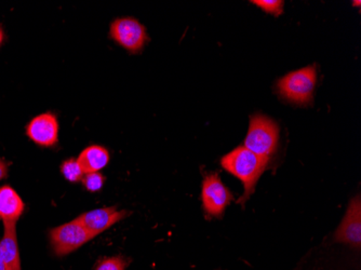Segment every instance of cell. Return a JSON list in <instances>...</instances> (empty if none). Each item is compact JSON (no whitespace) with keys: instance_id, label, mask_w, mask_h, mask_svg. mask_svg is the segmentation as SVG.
<instances>
[{"instance_id":"6da1fadb","label":"cell","mask_w":361,"mask_h":270,"mask_svg":"<svg viewBox=\"0 0 361 270\" xmlns=\"http://www.w3.org/2000/svg\"><path fill=\"white\" fill-rule=\"evenodd\" d=\"M269 162V158L257 155L245 146L235 148L221 160L223 168L243 182L245 192L238 200L241 206H245L252 196L257 180L267 170Z\"/></svg>"},{"instance_id":"7a4b0ae2","label":"cell","mask_w":361,"mask_h":270,"mask_svg":"<svg viewBox=\"0 0 361 270\" xmlns=\"http://www.w3.org/2000/svg\"><path fill=\"white\" fill-rule=\"evenodd\" d=\"M316 82L317 70L315 65H310L279 79L277 83L278 92L293 104L307 106L313 103Z\"/></svg>"},{"instance_id":"3957f363","label":"cell","mask_w":361,"mask_h":270,"mask_svg":"<svg viewBox=\"0 0 361 270\" xmlns=\"http://www.w3.org/2000/svg\"><path fill=\"white\" fill-rule=\"evenodd\" d=\"M279 140L277 123L264 115H253L250 118L245 147L262 157L269 158L275 153Z\"/></svg>"},{"instance_id":"277c9868","label":"cell","mask_w":361,"mask_h":270,"mask_svg":"<svg viewBox=\"0 0 361 270\" xmlns=\"http://www.w3.org/2000/svg\"><path fill=\"white\" fill-rule=\"evenodd\" d=\"M93 238L94 237L77 219L50 231L52 250L59 257L70 254Z\"/></svg>"},{"instance_id":"5b68a950","label":"cell","mask_w":361,"mask_h":270,"mask_svg":"<svg viewBox=\"0 0 361 270\" xmlns=\"http://www.w3.org/2000/svg\"><path fill=\"white\" fill-rule=\"evenodd\" d=\"M111 36L131 54L141 51L149 38L145 27L133 18H123L114 21L111 25Z\"/></svg>"},{"instance_id":"8992f818","label":"cell","mask_w":361,"mask_h":270,"mask_svg":"<svg viewBox=\"0 0 361 270\" xmlns=\"http://www.w3.org/2000/svg\"><path fill=\"white\" fill-rule=\"evenodd\" d=\"M202 198L207 214L221 216L234 196L223 184L218 174H210L202 183Z\"/></svg>"},{"instance_id":"52a82bcc","label":"cell","mask_w":361,"mask_h":270,"mask_svg":"<svg viewBox=\"0 0 361 270\" xmlns=\"http://www.w3.org/2000/svg\"><path fill=\"white\" fill-rule=\"evenodd\" d=\"M128 215L129 212L127 211H119L115 207H109L89 211L77 217V219L93 237H97L111 228L113 225L123 221Z\"/></svg>"},{"instance_id":"ba28073f","label":"cell","mask_w":361,"mask_h":270,"mask_svg":"<svg viewBox=\"0 0 361 270\" xmlns=\"http://www.w3.org/2000/svg\"><path fill=\"white\" fill-rule=\"evenodd\" d=\"M27 137L44 147L56 145L59 140V121L54 113H44L32 119L26 127Z\"/></svg>"},{"instance_id":"9c48e42d","label":"cell","mask_w":361,"mask_h":270,"mask_svg":"<svg viewBox=\"0 0 361 270\" xmlns=\"http://www.w3.org/2000/svg\"><path fill=\"white\" fill-rule=\"evenodd\" d=\"M338 243L359 247L361 243V202L360 198L353 199L348 207L345 217L341 223L336 233Z\"/></svg>"},{"instance_id":"30bf717a","label":"cell","mask_w":361,"mask_h":270,"mask_svg":"<svg viewBox=\"0 0 361 270\" xmlns=\"http://www.w3.org/2000/svg\"><path fill=\"white\" fill-rule=\"evenodd\" d=\"M24 209L23 200L13 188L7 185L0 188V219L4 224H16Z\"/></svg>"},{"instance_id":"8fae6325","label":"cell","mask_w":361,"mask_h":270,"mask_svg":"<svg viewBox=\"0 0 361 270\" xmlns=\"http://www.w3.org/2000/svg\"><path fill=\"white\" fill-rule=\"evenodd\" d=\"M5 231L0 240V254L3 257L6 270H22L19 245L16 237V224H4Z\"/></svg>"},{"instance_id":"7c38bea8","label":"cell","mask_w":361,"mask_h":270,"mask_svg":"<svg viewBox=\"0 0 361 270\" xmlns=\"http://www.w3.org/2000/svg\"><path fill=\"white\" fill-rule=\"evenodd\" d=\"M77 161L80 164L85 174L99 172L109 164V150L102 146H89L81 152Z\"/></svg>"},{"instance_id":"4fadbf2b","label":"cell","mask_w":361,"mask_h":270,"mask_svg":"<svg viewBox=\"0 0 361 270\" xmlns=\"http://www.w3.org/2000/svg\"><path fill=\"white\" fill-rule=\"evenodd\" d=\"M61 172L66 180L76 183L82 180L85 173L77 159H68L63 162L61 166Z\"/></svg>"},{"instance_id":"5bb4252c","label":"cell","mask_w":361,"mask_h":270,"mask_svg":"<svg viewBox=\"0 0 361 270\" xmlns=\"http://www.w3.org/2000/svg\"><path fill=\"white\" fill-rule=\"evenodd\" d=\"M251 3L261 8L267 13H271L275 16L283 14V6H285L283 0H253Z\"/></svg>"},{"instance_id":"9a60e30c","label":"cell","mask_w":361,"mask_h":270,"mask_svg":"<svg viewBox=\"0 0 361 270\" xmlns=\"http://www.w3.org/2000/svg\"><path fill=\"white\" fill-rule=\"evenodd\" d=\"M127 265V262L123 257H106L97 264L94 270H125Z\"/></svg>"},{"instance_id":"2e32d148","label":"cell","mask_w":361,"mask_h":270,"mask_svg":"<svg viewBox=\"0 0 361 270\" xmlns=\"http://www.w3.org/2000/svg\"><path fill=\"white\" fill-rule=\"evenodd\" d=\"M82 183H84L85 188L89 190V192H99L104 185V176L100 173V172H94V173H87L85 174L82 178Z\"/></svg>"},{"instance_id":"e0dca14e","label":"cell","mask_w":361,"mask_h":270,"mask_svg":"<svg viewBox=\"0 0 361 270\" xmlns=\"http://www.w3.org/2000/svg\"><path fill=\"white\" fill-rule=\"evenodd\" d=\"M8 176V164L4 160L0 159V180Z\"/></svg>"},{"instance_id":"ac0fdd59","label":"cell","mask_w":361,"mask_h":270,"mask_svg":"<svg viewBox=\"0 0 361 270\" xmlns=\"http://www.w3.org/2000/svg\"><path fill=\"white\" fill-rule=\"evenodd\" d=\"M0 270H6L5 263H4L3 257L0 254Z\"/></svg>"},{"instance_id":"d6986e66","label":"cell","mask_w":361,"mask_h":270,"mask_svg":"<svg viewBox=\"0 0 361 270\" xmlns=\"http://www.w3.org/2000/svg\"><path fill=\"white\" fill-rule=\"evenodd\" d=\"M4 38H5V35H4V30L0 27V44H3Z\"/></svg>"}]
</instances>
